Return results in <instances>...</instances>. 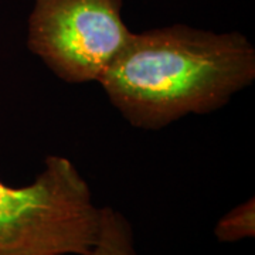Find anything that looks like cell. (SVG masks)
Returning <instances> with one entry per match:
<instances>
[{
    "label": "cell",
    "instance_id": "1",
    "mask_svg": "<svg viewBox=\"0 0 255 255\" xmlns=\"http://www.w3.org/2000/svg\"><path fill=\"white\" fill-rule=\"evenodd\" d=\"M254 78L246 36L174 24L132 33L98 82L130 125L162 129L224 107Z\"/></svg>",
    "mask_w": 255,
    "mask_h": 255
},
{
    "label": "cell",
    "instance_id": "2",
    "mask_svg": "<svg viewBox=\"0 0 255 255\" xmlns=\"http://www.w3.org/2000/svg\"><path fill=\"white\" fill-rule=\"evenodd\" d=\"M100 227V207L74 163L48 156L24 187L0 182V255H87Z\"/></svg>",
    "mask_w": 255,
    "mask_h": 255
},
{
    "label": "cell",
    "instance_id": "3",
    "mask_svg": "<svg viewBox=\"0 0 255 255\" xmlns=\"http://www.w3.org/2000/svg\"><path fill=\"white\" fill-rule=\"evenodd\" d=\"M130 36L122 0H34L28 17L30 51L70 84L98 82Z\"/></svg>",
    "mask_w": 255,
    "mask_h": 255
},
{
    "label": "cell",
    "instance_id": "4",
    "mask_svg": "<svg viewBox=\"0 0 255 255\" xmlns=\"http://www.w3.org/2000/svg\"><path fill=\"white\" fill-rule=\"evenodd\" d=\"M87 255H137L132 227L119 211L100 209L98 236Z\"/></svg>",
    "mask_w": 255,
    "mask_h": 255
},
{
    "label": "cell",
    "instance_id": "5",
    "mask_svg": "<svg viewBox=\"0 0 255 255\" xmlns=\"http://www.w3.org/2000/svg\"><path fill=\"white\" fill-rule=\"evenodd\" d=\"M214 236L220 243H237L255 236V200L248 199L230 210L214 227Z\"/></svg>",
    "mask_w": 255,
    "mask_h": 255
}]
</instances>
